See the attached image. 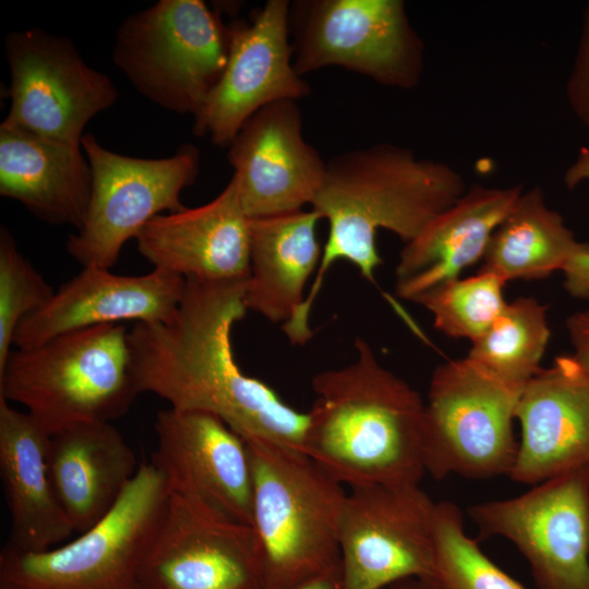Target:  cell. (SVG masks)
<instances>
[{
  "label": "cell",
  "instance_id": "ac0fdd59",
  "mask_svg": "<svg viewBox=\"0 0 589 589\" xmlns=\"http://www.w3.org/2000/svg\"><path fill=\"white\" fill-rule=\"evenodd\" d=\"M184 288L185 278L160 269L127 276L85 266L20 323L13 345L29 349L67 333L124 321L166 322L179 308Z\"/></svg>",
  "mask_w": 589,
  "mask_h": 589
},
{
  "label": "cell",
  "instance_id": "d4e9b609",
  "mask_svg": "<svg viewBox=\"0 0 589 589\" xmlns=\"http://www.w3.org/2000/svg\"><path fill=\"white\" fill-rule=\"evenodd\" d=\"M321 219L311 208L249 220L248 311L283 325L297 313L321 262L323 248L316 237Z\"/></svg>",
  "mask_w": 589,
  "mask_h": 589
},
{
  "label": "cell",
  "instance_id": "44dd1931",
  "mask_svg": "<svg viewBox=\"0 0 589 589\" xmlns=\"http://www.w3.org/2000/svg\"><path fill=\"white\" fill-rule=\"evenodd\" d=\"M522 193L521 185L473 184L406 243L396 267V291L414 301L483 259L489 242Z\"/></svg>",
  "mask_w": 589,
  "mask_h": 589
},
{
  "label": "cell",
  "instance_id": "9c48e42d",
  "mask_svg": "<svg viewBox=\"0 0 589 589\" xmlns=\"http://www.w3.org/2000/svg\"><path fill=\"white\" fill-rule=\"evenodd\" d=\"M289 34L300 76L339 67L409 88L422 72L423 46L400 0H297L290 2Z\"/></svg>",
  "mask_w": 589,
  "mask_h": 589
},
{
  "label": "cell",
  "instance_id": "4dcf8cb0",
  "mask_svg": "<svg viewBox=\"0 0 589 589\" xmlns=\"http://www.w3.org/2000/svg\"><path fill=\"white\" fill-rule=\"evenodd\" d=\"M585 180H589V147L581 148L564 176L568 189ZM563 273L567 292L575 298L589 300V252L574 259Z\"/></svg>",
  "mask_w": 589,
  "mask_h": 589
},
{
  "label": "cell",
  "instance_id": "2e32d148",
  "mask_svg": "<svg viewBox=\"0 0 589 589\" xmlns=\"http://www.w3.org/2000/svg\"><path fill=\"white\" fill-rule=\"evenodd\" d=\"M151 462L170 493L195 498L226 517L252 522L253 480L245 441L207 412L168 408L155 421Z\"/></svg>",
  "mask_w": 589,
  "mask_h": 589
},
{
  "label": "cell",
  "instance_id": "e575fe53",
  "mask_svg": "<svg viewBox=\"0 0 589 589\" xmlns=\"http://www.w3.org/2000/svg\"><path fill=\"white\" fill-rule=\"evenodd\" d=\"M390 589H443L435 579L409 578L390 586Z\"/></svg>",
  "mask_w": 589,
  "mask_h": 589
},
{
  "label": "cell",
  "instance_id": "e0dca14e",
  "mask_svg": "<svg viewBox=\"0 0 589 589\" xmlns=\"http://www.w3.org/2000/svg\"><path fill=\"white\" fill-rule=\"evenodd\" d=\"M228 147L231 179L249 219L312 205L326 161L305 142L296 100L275 101L256 111Z\"/></svg>",
  "mask_w": 589,
  "mask_h": 589
},
{
  "label": "cell",
  "instance_id": "4316f807",
  "mask_svg": "<svg viewBox=\"0 0 589 589\" xmlns=\"http://www.w3.org/2000/svg\"><path fill=\"white\" fill-rule=\"evenodd\" d=\"M551 332L546 306L531 297L507 302L488 330L472 341L467 356L497 378L525 384L540 370Z\"/></svg>",
  "mask_w": 589,
  "mask_h": 589
},
{
  "label": "cell",
  "instance_id": "7c38bea8",
  "mask_svg": "<svg viewBox=\"0 0 589 589\" xmlns=\"http://www.w3.org/2000/svg\"><path fill=\"white\" fill-rule=\"evenodd\" d=\"M9 111L1 125L81 145L86 124L118 99L112 80L89 67L75 45L41 28L5 37Z\"/></svg>",
  "mask_w": 589,
  "mask_h": 589
},
{
  "label": "cell",
  "instance_id": "30bf717a",
  "mask_svg": "<svg viewBox=\"0 0 589 589\" xmlns=\"http://www.w3.org/2000/svg\"><path fill=\"white\" fill-rule=\"evenodd\" d=\"M81 146L92 170V195L67 251L83 267L110 269L148 221L185 207L181 193L197 178L200 152L187 144L166 158L131 157L107 149L92 133L83 135Z\"/></svg>",
  "mask_w": 589,
  "mask_h": 589
},
{
  "label": "cell",
  "instance_id": "6da1fadb",
  "mask_svg": "<svg viewBox=\"0 0 589 589\" xmlns=\"http://www.w3.org/2000/svg\"><path fill=\"white\" fill-rule=\"evenodd\" d=\"M247 280L185 278L172 317L135 323L128 334L135 387L139 394L159 396L170 408L216 416L244 441H267L304 454L308 412L286 404L236 361L231 334L248 311Z\"/></svg>",
  "mask_w": 589,
  "mask_h": 589
},
{
  "label": "cell",
  "instance_id": "83f0119b",
  "mask_svg": "<svg viewBox=\"0 0 589 589\" xmlns=\"http://www.w3.org/2000/svg\"><path fill=\"white\" fill-rule=\"evenodd\" d=\"M505 284L494 274L478 272L472 277L447 280L413 302L432 313L437 330L452 338L473 341L488 330L506 305Z\"/></svg>",
  "mask_w": 589,
  "mask_h": 589
},
{
  "label": "cell",
  "instance_id": "603a6c76",
  "mask_svg": "<svg viewBox=\"0 0 589 589\" xmlns=\"http://www.w3.org/2000/svg\"><path fill=\"white\" fill-rule=\"evenodd\" d=\"M92 170L81 145L0 124V194L51 225L80 229L92 195Z\"/></svg>",
  "mask_w": 589,
  "mask_h": 589
},
{
  "label": "cell",
  "instance_id": "52a82bcc",
  "mask_svg": "<svg viewBox=\"0 0 589 589\" xmlns=\"http://www.w3.org/2000/svg\"><path fill=\"white\" fill-rule=\"evenodd\" d=\"M229 48V25L204 1L159 0L120 24L112 59L141 95L194 118L225 71Z\"/></svg>",
  "mask_w": 589,
  "mask_h": 589
},
{
  "label": "cell",
  "instance_id": "ba28073f",
  "mask_svg": "<svg viewBox=\"0 0 589 589\" xmlns=\"http://www.w3.org/2000/svg\"><path fill=\"white\" fill-rule=\"evenodd\" d=\"M522 388L467 357L438 365L425 404V472L435 480L449 474L509 477L518 450L513 424Z\"/></svg>",
  "mask_w": 589,
  "mask_h": 589
},
{
  "label": "cell",
  "instance_id": "277c9868",
  "mask_svg": "<svg viewBox=\"0 0 589 589\" xmlns=\"http://www.w3.org/2000/svg\"><path fill=\"white\" fill-rule=\"evenodd\" d=\"M252 468V522L264 589H296L340 564L344 485L305 454L245 441Z\"/></svg>",
  "mask_w": 589,
  "mask_h": 589
},
{
  "label": "cell",
  "instance_id": "8fae6325",
  "mask_svg": "<svg viewBox=\"0 0 589 589\" xmlns=\"http://www.w3.org/2000/svg\"><path fill=\"white\" fill-rule=\"evenodd\" d=\"M435 508L419 484L349 489L338 526L342 589L435 579Z\"/></svg>",
  "mask_w": 589,
  "mask_h": 589
},
{
  "label": "cell",
  "instance_id": "8992f818",
  "mask_svg": "<svg viewBox=\"0 0 589 589\" xmlns=\"http://www.w3.org/2000/svg\"><path fill=\"white\" fill-rule=\"evenodd\" d=\"M169 494L156 466L141 462L113 508L74 540L40 552L5 543L0 589H143L142 566Z\"/></svg>",
  "mask_w": 589,
  "mask_h": 589
},
{
  "label": "cell",
  "instance_id": "1f68e13d",
  "mask_svg": "<svg viewBox=\"0 0 589 589\" xmlns=\"http://www.w3.org/2000/svg\"><path fill=\"white\" fill-rule=\"evenodd\" d=\"M570 107L589 130V4L584 12L581 35L567 83Z\"/></svg>",
  "mask_w": 589,
  "mask_h": 589
},
{
  "label": "cell",
  "instance_id": "d6986e66",
  "mask_svg": "<svg viewBox=\"0 0 589 589\" xmlns=\"http://www.w3.org/2000/svg\"><path fill=\"white\" fill-rule=\"evenodd\" d=\"M515 419L520 437L512 480L536 485L589 467V373L573 354L556 357L525 384Z\"/></svg>",
  "mask_w": 589,
  "mask_h": 589
},
{
  "label": "cell",
  "instance_id": "484cf974",
  "mask_svg": "<svg viewBox=\"0 0 589 589\" xmlns=\"http://www.w3.org/2000/svg\"><path fill=\"white\" fill-rule=\"evenodd\" d=\"M587 252L589 243L577 241L562 216L545 205L541 189L533 188L521 193L494 231L478 272L505 283L542 279Z\"/></svg>",
  "mask_w": 589,
  "mask_h": 589
},
{
  "label": "cell",
  "instance_id": "3957f363",
  "mask_svg": "<svg viewBox=\"0 0 589 589\" xmlns=\"http://www.w3.org/2000/svg\"><path fill=\"white\" fill-rule=\"evenodd\" d=\"M350 364L312 378L304 454L349 489L419 484L425 473V404L385 369L371 346L354 342Z\"/></svg>",
  "mask_w": 589,
  "mask_h": 589
},
{
  "label": "cell",
  "instance_id": "9a60e30c",
  "mask_svg": "<svg viewBox=\"0 0 589 589\" xmlns=\"http://www.w3.org/2000/svg\"><path fill=\"white\" fill-rule=\"evenodd\" d=\"M288 0H268L250 22L229 25L225 71L194 117L193 132L217 146H229L260 109L279 100H299L310 85L293 67Z\"/></svg>",
  "mask_w": 589,
  "mask_h": 589
},
{
  "label": "cell",
  "instance_id": "7a4b0ae2",
  "mask_svg": "<svg viewBox=\"0 0 589 589\" xmlns=\"http://www.w3.org/2000/svg\"><path fill=\"white\" fill-rule=\"evenodd\" d=\"M466 190L462 177L448 165L417 158L411 151L388 143L347 151L327 160L312 209L327 220L328 235L310 291L283 325L291 344L304 345L312 338L311 310L336 262L351 263L374 283L382 264L377 231H392L408 243Z\"/></svg>",
  "mask_w": 589,
  "mask_h": 589
},
{
  "label": "cell",
  "instance_id": "d6a6232c",
  "mask_svg": "<svg viewBox=\"0 0 589 589\" xmlns=\"http://www.w3.org/2000/svg\"><path fill=\"white\" fill-rule=\"evenodd\" d=\"M566 329L574 347V358L589 373V311L572 314L566 320Z\"/></svg>",
  "mask_w": 589,
  "mask_h": 589
},
{
  "label": "cell",
  "instance_id": "836d02e7",
  "mask_svg": "<svg viewBox=\"0 0 589 589\" xmlns=\"http://www.w3.org/2000/svg\"><path fill=\"white\" fill-rule=\"evenodd\" d=\"M296 589H342L340 564L308 580Z\"/></svg>",
  "mask_w": 589,
  "mask_h": 589
},
{
  "label": "cell",
  "instance_id": "7402d4cb",
  "mask_svg": "<svg viewBox=\"0 0 589 589\" xmlns=\"http://www.w3.org/2000/svg\"><path fill=\"white\" fill-rule=\"evenodd\" d=\"M111 422H86L49 436V478L74 532L82 533L117 504L139 469Z\"/></svg>",
  "mask_w": 589,
  "mask_h": 589
},
{
  "label": "cell",
  "instance_id": "5b68a950",
  "mask_svg": "<svg viewBox=\"0 0 589 589\" xmlns=\"http://www.w3.org/2000/svg\"><path fill=\"white\" fill-rule=\"evenodd\" d=\"M128 334L121 324L99 325L12 350L0 369V397L24 406L49 436L111 422L139 395Z\"/></svg>",
  "mask_w": 589,
  "mask_h": 589
},
{
  "label": "cell",
  "instance_id": "ffe728a7",
  "mask_svg": "<svg viewBox=\"0 0 589 589\" xmlns=\"http://www.w3.org/2000/svg\"><path fill=\"white\" fill-rule=\"evenodd\" d=\"M249 220L230 179L208 203L153 218L136 236V247L155 269L183 278L247 280Z\"/></svg>",
  "mask_w": 589,
  "mask_h": 589
},
{
  "label": "cell",
  "instance_id": "4fadbf2b",
  "mask_svg": "<svg viewBox=\"0 0 589 589\" xmlns=\"http://www.w3.org/2000/svg\"><path fill=\"white\" fill-rule=\"evenodd\" d=\"M467 512L480 539L502 537L517 548L540 589H589V467Z\"/></svg>",
  "mask_w": 589,
  "mask_h": 589
},
{
  "label": "cell",
  "instance_id": "cb8c5ba5",
  "mask_svg": "<svg viewBox=\"0 0 589 589\" xmlns=\"http://www.w3.org/2000/svg\"><path fill=\"white\" fill-rule=\"evenodd\" d=\"M48 441L28 412L0 397V477L11 520L7 543L22 551L55 548L74 532L49 478Z\"/></svg>",
  "mask_w": 589,
  "mask_h": 589
},
{
  "label": "cell",
  "instance_id": "5bb4252c",
  "mask_svg": "<svg viewBox=\"0 0 589 589\" xmlns=\"http://www.w3.org/2000/svg\"><path fill=\"white\" fill-rule=\"evenodd\" d=\"M141 581L143 589H264L253 528L170 493Z\"/></svg>",
  "mask_w": 589,
  "mask_h": 589
},
{
  "label": "cell",
  "instance_id": "f546056e",
  "mask_svg": "<svg viewBox=\"0 0 589 589\" xmlns=\"http://www.w3.org/2000/svg\"><path fill=\"white\" fill-rule=\"evenodd\" d=\"M55 293L44 277L19 251L13 236L0 229V369L13 346L20 323Z\"/></svg>",
  "mask_w": 589,
  "mask_h": 589
},
{
  "label": "cell",
  "instance_id": "f1b7e54d",
  "mask_svg": "<svg viewBox=\"0 0 589 589\" xmlns=\"http://www.w3.org/2000/svg\"><path fill=\"white\" fill-rule=\"evenodd\" d=\"M435 537V580L443 589H525L468 536L464 515L455 503H436Z\"/></svg>",
  "mask_w": 589,
  "mask_h": 589
}]
</instances>
